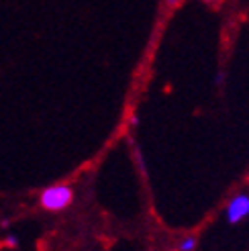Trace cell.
<instances>
[{"label": "cell", "mask_w": 249, "mask_h": 251, "mask_svg": "<svg viewBox=\"0 0 249 251\" xmlns=\"http://www.w3.org/2000/svg\"><path fill=\"white\" fill-rule=\"evenodd\" d=\"M74 200V190L66 184H57V186H49L47 190L41 192V206L45 210H64L72 204Z\"/></svg>", "instance_id": "obj_1"}, {"label": "cell", "mask_w": 249, "mask_h": 251, "mask_svg": "<svg viewBox=\"0 0 249 251\" xmlns=\"http://www.w3.org/2000/svg\"><path fill=\"white\" fill-rule=\"evenodd\" d=\"M249 215V196L247 194H239L235 196L229 206H227V219L229 223H239Z\"/></svg>", "instance_id": "obj_2"}, {"label": "cell", "mask_w": 249, "mask_h": 251, "mask_svg": "<svg viewBox=\"0 0 249 251\" xmlns=\"http://www.w3.org/2000/svg\"><path fill=\"white\" fill-rule=\"evenodd\" d=\"M196 247V239H194V237H186V239L182 241V251H192Z\"/></svg>", "instance_id": "obj_3"}, {"label": "cell", "mask_w": 249, "mask_h": 251, "mask_svg": "<svg viewBox=\"0 0 249 251\" xmlns=\"http://www.w3.org/2000/svg\"><path fill=\"white\" fill-rule=\"evenodd\" d=\"M206 2H213V0H206Z\"/></svg>", "instance_id": "obj_4"}]
</instances>
